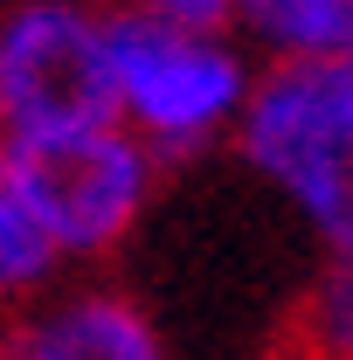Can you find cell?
Here are the masks:
<instances>
[{"label": "cell", "mask_w": 353, "mask_h": 360, "mask_svg": "<svg viewBox=\"0 0 353 360\" xmlns=\"http://www.w3.org/2000/svg\"><path fill=\"white\" fill-rule=\"evenodd\" d=\"M236 28H250L270 63L353 56V0H236Z\"/></svg>", "instance_id": "obj_6"}, {"label": "cell", "mask_w": 353, "mask_h": 360, "mask_svg": "<svg viewBox=\"0 0 353 360\" xmlns=\"http://www.w3.org/2000/svg\"><path fill=\"white\" fill-rule=\"evenodd\" d=\"M56 264L63 257H56V243H49L21 174H14V153L0 146V298H28L35 284H49Z\"/></svg>", "instance_id": "obj_7"}, {"label": "cell", "mask_w": 353, "mask_h": 360, "mask_svg": "<svg viewBox=\"0 0 353 360\" xmlns=\"http://www.w3.org/2000/svg\"><path fill=\"white\" fill-rule=\"evenodd\" d=\"M118 125L104 14L84 0H21L0 14V146Z\"/></svg>", "instance_id": "obj_3"}, {"label": "cell", "mask_w": 353, "mask_h": 360, "mask_svg": "<svg viewBox=\"0 0 353 360\" xmlns=\"http://www.w3.org/2000/svg\"><path fill=\"white\" fill-rule=\"evenodd\" d=\"M229 139L250 174L298 208L326 257H353V56L270 63Z\"/></svg>", "instance_id": "obj_1"}, {"label": "cell", "mask_w": 353, "mask_h": 360, "mask_svg": "<svg viewBox=\"0 0 353 360\" xmlns=\"http://www.w3.org/2000/svg\"><path fill=\"white\" fill-rule=\"evenodd\" d=\"M104 49H111V97L118 125L153 153V160H187L208 153L215 139L236 132L257 70L243 49L208 28H174L139 7L104 14Z\"/></svg>", "instance_id": "obj_2"}, {"label": "cell", "mask_w": 353, "mask_h": 360, "mask_svg": "<svg viewBox=\"0 0 353 360\" xmlns=\"http://www.w3.org/2000/svg\"><path fill=\"white\" fill-rule=\"evenodd\" d=\"M132 7L153 21H174V28H208V35L236 28V0H132Z\"/></svg>", "instance_id": "obj_9"}, {"label": "cell", "mask_w": 353, "mask_h": 360, "mask_svg": "<svg viewBox=\"0 0 353 360\" xmlns=\"http://www.w3.org/2000/svg\"><path fill=\"white\" fill-rule=\"evenodd\" d=\"M0 360H174L160 326L118 291H70L0 333Z\"/></svg>", "instance_id": "obj_5"}, {"label": "cell", "mask_w": 353, "mask_h": 360, "mask_svg": "<svg viewBox=\"0 0 353 360\" xmlns=\"http://www.w3.org/2000/svg\"><path fill=\"white\" fill-rule=\"evenodd\" d=\"M14 174L28 187L35 215H42L56 257H104L118 250L132 222L153 201V174L160 160L139 146L125 125H97V132L42 139V146H7Z\"/></svg>", "instance_id": "obj_4"}, {"label": "cell", "mask_w": 353, "mask_h": 360, "mask_svg": "<svg viewBox=\"0 0 353 360\" xmlns=\"http://www.w3.org/2000/svg\"><path fill=\"white\" fill-rule=\"evenodd\" d=\"M305 347L312 360H353V257H333L305 298Z\"/></svg>", "instance_id": "obj_8"}]
</instances>
